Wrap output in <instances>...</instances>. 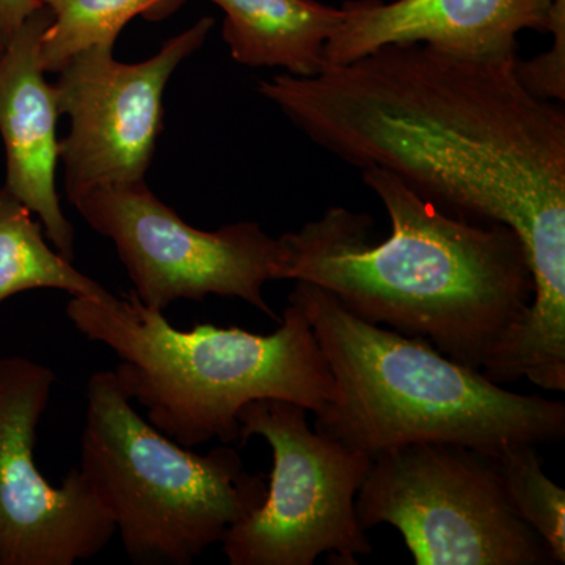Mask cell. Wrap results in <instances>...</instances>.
<instances>
[{
  "mask_svg": "<svg viewBox=\"0 0 565 565\" xmlns=\"http://www.w3.org/2000/svg\"><path fill=\"white\" fill-rule=\"evenodd\" d=\"M66 316L77 333L114 352L122 392L185 448L239 440L237 415L252 401H289L318 415L333 396L329 364L292 300L269 334L210 323L180 330L132 291L71 297Z\"/></svg>",
  "mask_w": 565,
  "mask_h": 565,
  "instance_id": "cell-4",
  "label": "cell"
},
{
  "mask_svg": "<svg viewBox=\"0 0 565 565\" xmlns=\"http://www.w3.org/2000/svg\"><path fill=\"white\" fill-rule=\"evenodd\" d=\"M2 52H3V46H2V44H0V55H2Z\"/></svg>",
  "mask_w": 565,
  "mask_h": 565,
  "instance_id": "cell-18",
  "label": "cell"
},
{
  "mask_svg": "<svg viewBox=\"0 0 565 565\" xmlns=\"http://www.w3.org/2000/svg\"><path fill=\"white\" fill-rule=\"evenodd\" d=\"M96 233L114 244L132 292L152 310L210 296L241 299L278 319L264 286L275 281L278 243L258 222L204 232L182 221L147 182L93 189L73 203Z\"/></svg>",
  "mask_w": 565,
  "mask_h": 565,
  "instance_id": "cell-8",
  "label": "cell"
},
{
  "mask_svg": "<svg viewBox=\"0 0 565 565\" xmlns=\"http://www.w3.org/2000/svg\"><path fill=\"white\" fill-rule=\"evenodd\" d=\"M57 375L0 359V565H73L109 545L115 525L79 467L55 487L35 463L36 429Z\"/></svg>",
  "mask_w": 565,
  "mask_h": 565,
  "instance_id": "cell-10",
  "label": "cell"
},
{
  "mask_svg": "<svg viewBox=\"0 0 565 565\" xmlns=\"http://www.w3.org/2000/svg\"><path fill=\"white\" fill-rule=\"evenodd\" d=\"M52 21L41 40L44 73H58L77 52L95 44H115L134 18L161 21L184 0H40Z\"/></svg>",
  "mask_w": 565,
  "mask_h": 565,
  "instance_id": "cell-15",
  "label": "cell"
},
{
  "mask_svg": "<svg viewBox=\"0 0 565 565\" xmlns=\"http://www.w3.org/2000/svg\"><path fill=\"white\" fill-rule=\"evenodd\" d=\"M225 13L222 35L233 61L310 77L327 66L326 46L345 20L343 7L318 0H211Z\"/></svg>",
  "mask_w": 565,
  "mask_h": 565,
  "instance_id": "cell-13",
  "label": "cell"
},
{
  "mask_svg": "<svg viewBox=\"0 0 565 565\" xmlns=\"http://www.w3.org/2000/svg\"><path fill=\"white\" fill-rule=\"evenodd\" d=\"M52 21L41 3L0 55V137L6 147V188L39 217L44 234L66 259H74L73 223L62 210L55 177L61 162L54 84L40 62L41 40Z\"/></svg>",
  "mask_w": 565,
  "mask_h": 565,
  "instance_id": "cell-12",
  "label": "cell"
},
{
  "mask_svg": "<svg viewBox=\"0 0 565 565\" xmlns=\"http://www.w3.org/2000/svg\"><path fill=\"white\" fill-rule=\"evenodd\" d=\"M33 289H58L95 300L111 294L47 244L33 212L0 184V303Z\"/></svg>",
  "mask_w": 565,
  "mask_h": 565,
  "instance_id": "cell-14",
  "label": "cell"
},
{
  "mask_svg": "<svg viewBox=\"0 0 565 565\" xmlns=\"http://www.w3.org/2000/svg\"><path fill=\"white\" fill-rule=\"evenodd\" d=\"M516 62V54L473 58L386 44L316 76L275 74L258 93L353 169H384L449 214L515 232L534 297L494 364L508 377L557 388L565 382V111L523 84Z\"/></svg>",
  "mask_w": 565,
  "mask_h": 565,
  "instance_id": "cell-1",
  "label": "cell"
},
{
  "mask_svg": "<svg viewBox=\"0 0 565 565\" xmlns=\"http://www.w3.org/2000/svg\"><path fill=\"white\" fill-rule=\"evenodd\" d=\"M212 28L214 20L202 18L139 63L118 62L115 44H95L58 71V111L71 120L58 148L70 203L93 189L145 181L162 131L167 84Z\"/></svg>",
  "mask_w": 565,
  "mask_h": 565,
  "instance_id": "cell-9",
  "label": "cell"
},
{
  "mask_svg": "<svg viewBox=\"0 0 565 565\" xmlns=\"http://www.w3.org/2000/svg\"><path fill=\"white\" fill-rule=\"evenodd\" d=\"M360 173L388 212L390 236L374 243L371 215L329 207L277 237L275 278L319 286L364 321L482 371L533 303L522 241L501 223L449 214L384 169Z\"/></svg>",
  "mask_w": 565,
  "mask_h": 565,
  "instance_id": "cell-2",
  "label": "cell"
},
{
  "mask_svg": "<svg viewBox=\"0 0 565 565\" xmlns=\"http://www.w3.org/2000/svg\"><path fill=\"white\" fill-rule=\"evenodd\" d=\"M40 7V0H0V44L6 46Z\"/></svg>",
  "mask_w": 565,
  "mask_h": 565,
  "instance_id": "cell-17",
  "label": "cell"
},
{
  "mask_svg": "<svg viewBox=\"0 0 565 565\" xmlns=\"http://www.w3.org/2000/svg\"><path fill=\"white\" fill-rule=\"evenodd\" d=\"M360 525L396 527L416 565L555 564L514 514L489 455L412 444L371 459L355 497Z\"/></svg>",
  "mask_w": 565,
  "mask_h": 565,
  "instance_id": "cell-6",
  "label": "cell"
},
{
  "mask_svg": "<svg viewBox=\"0 0 565 565\" xmlns=\"http://www.w3.org/2000/svg\"><path fill=\"white\" fill-rule=\"evenodd\" d=\"M489 456L514 514L545 542L555 564H564L565 492L542 470L535 445L511 446Z\"/></svg>",
  "mask_w": 565,
  "mask_h": 565,
  "instance_id": "cell-16",
  "label": "cell"
},
{
  "mask_svg": "<svg viewBox=\"0 0 565 565\" xmlns=\"http://www.w3.org/2000/svg\"><path fill=\"white\" fill-rule=\"evenodd\" d=\"M307 408L256 399L237 415L239 441L263 437L274 468L263 504L226 533L232 565H356L373 546L360 525L355 497L371 459L311 430Z\"/></svg>",
  "mask_w": 565,
  "mask_h": 565,
  "instance_id": "cell-7",
  "label": "cell"
},
{
  "mask_svg": "<svg viewBox=\"0 0 565 565\" xmlns=\"http://www.w3.org/2000/svg\"><path fill=\"white\" fill-rule=\"evenodd\" d=\"M302 308L333 377L316 433L374 456L412 444L462 446L497 455L552 444L565 434V404L509 392L419 337L351 313L333 294L296 281Z\"/></svg>",
  "mask_w": 565,
  "mask_h": 565,
  "instance_id": "cell-3",
  "label": "cell"
},
{
  "mask_svg": "<svg viewBox=\"0 0 565 565\" xmlns=\"http://www.w3.org/2000/svg\"><path fill=\"white\" fill-rule=\"evenodd\" d=\"M341 7L345 20L327 43V66L345 65L386 44L505 57L516 54L520 32L552 33V47L530 61L519 57L516 71L535 95L565 102V11L553 0H345Z\"/></svg>",
  "mask_w": 565,
  "mask_h": 565,
  "instance_id": "cell-11",
  "label": "cell"
},
{
  "mask_svg": "<svg viewBox=\"0 0 565 565\" xmlns=\"http://www.w3.org/2000/svg\"><path fill=\"white\" fill-rule=\"evenodd\" d=\"M79 470L140 565L192 564L267 493L233 446L196 455L141 418L114 371L88 379Z\"/></svg>",
  "mask_w": 565,
  "mask_h": 565,
  "instance_id": "cell-5",
  "label": "cell"
}]
</instances>
